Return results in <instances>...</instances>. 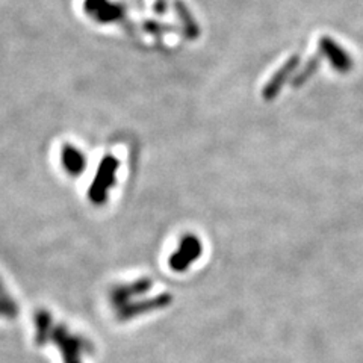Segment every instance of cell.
<instances>
[{
	"mask_svg": "<svg viewBox=\"0 0 363 363\" xmlns=\"http://www.w3.org/2000/svg\"><path fill=\"white\" fill-rule=\"evenodd\" d=\"M117 168H118L117 159L113 156H105V159L100 164L99 173L94 179V184L89 188V199L96 204L104 203L108 199V189L113 186Z\"/></svg>",
	"mask_w": 363,
	"mask_h": 363,
	"instance_id": "1",
	"label": "cell"
},
{
	"mask_svg": "<svg viewBox=\"0 0 363 363\" xmlns=\"http://www.w3.org/2000/svg\"><path fill=\"white\" fill-rule=\"evenodd\" d=\"M201 255V242L197 236L186 235L180 240L177 252L169 257V267L172 269L180 272L186 271L192 262L200 257Z\"/></svg>",
	"mask_w": 363,
	"mask_h": 363,
	"instance_id": "2",
	"label": "cell"
},
{
	"mask_svg": "<svg viewBox=\"0 0 363 363\" xmlns=\"http://www.w3.org/2000/svg\"><path fill=\"white\" fill-rule=\"evenodd\" d=\"M53 340L61 347L65 363H81V356L84 350H86V340L72 336L64 327L56 328L53 333Z\"/></svg>",
	"mask_w": 363,
	"mask_h": 363,
	"instance_id": "3",
	"label": "cell"
},
{
	"mask_svg": "<svg viewBox=\"0 0 363 363\" xmlns=\"http://www.w3.org/2000/svg\"><path fill=\"white\" fill-rule=\"evenodd\" d=\"M298 64H300V56L294 55L285 64L281 65L280 70H277L274 73V76H272L268 81V84L265 85V88L262 91L264 100L271 101V100H274L277 97V94L281 91V88L285 86V84L292 77L294 72L297 70Z\"/></svg>",
	"mask_w": 363,
	"mask_h": 363,
	"instance_id": "4",
	"label": "cell"
},
{
	"mask_svg": "<svg viewBox=\"0 0 363 363\" xmlns=\"http://www.w3.org/2000/svg\"><path fill=\"white\" fill-rule=\"evenodd\" d=\"M320 52L323 56L328 60L330 65L339 73H348L353 68V60L350 58V55L336 44L330 37H323L320 40Z\"/></svg>",
	"mask_w": 363,
	"mask_h": 363,
	"instance_id": "5",
	"label": "cell"
},
{
	"mask_svg": "<svg viewBox=\"0 0 363 363\" xmlns=\"http://www.w3.org/2000/svg\"><path fill=\"white\" fill-rule=\"evenodd\" d=\"M173 297L169 294H162L157 295L155 298L150 300H144V301H138V303H129L126 306H123L121 309H118V318L123 321L130 320L133 316H138L144 312H152V311H157V309H164L167 306L172 304Z\"/></svg>",
	"mask_w": 363,
	"mask_h": 363,
	"instance_id": "6",
	"label": "cell"
},
{
	"mask_svg": "<svg viewBox=\"0 0 363 363\" xmlns=\"http://www.w3.org/2000/svg\"><path fill=\"white\" fill-rule=\"evenodd\" d=\"M152 288V280L150 279H140L138 281L130 283V285H123L117 286L111 294V300L112 304L116 306L117 311L121 309L123 306H126L130 303L133 297H138L141 294H145L147 291H150Z\"/></svg>",
	"mask_w": 363,
	"mask_h": 363,
	"instance_id": "7",
	"label": "cell"
},
{
	"mask_svg": "<svg viewBox=\"0 0 363 363\" xmlns=\"http://www.w3.org/2000/svg\"><path fill=\"white\" fill-rule=\"evenodd\" d=\"M86 9L99 21H117L123 17V8L120 5L111 4L108 0H88Z\"/></svg>",
	"mask_w": 363,
	"mask_h": 363,
	"instance_id": "8",
	"label": "cell"
},
{
	"mask_svg": "<svg viewBox=\"0 0 363 363\" xmlns=\"http://www.w3.org/2000/svg\"><path fill=\"white\" fill-rule=\"evenodd\" d=\"M174 9H176L179 18L182 20V28H184L186 38L196 40L200 35V28L197 25L196 18L192 17L191 11L186 8V5L184 2H182V0H176Z\"/></svg>",
	"mask_w": 363,
	"mask_h": 363,
	"instance_id": "9",
	"label": "cell"
},
{
	"mask_svg": "<svg viewBox=\"0 0 363 363\" xmlns=\"http://www.w3.org/2000/svg\"><path fill=\"white\" fill-rule=\"evenodd\" d=\"M62 162L68 173L77 176L84 172V167L86 165V159L81 152L76 150L74 147H65L64 155H62Z\"/></svg>",
	"mask_w": 363,
	"mask_h": 363,
	"instance_id": "10",
	"label": "cell"
},
{
	"mask_svg": "<svg viewBox=\"0 0 363 363\" xmlns=\"http://www.w3.org/2000/svg\"><path fill=\"white\" fill-rule=\"evenodd\" d=\"M320 65H321V55L312 56V58L308 62H306V65L303 67V70L294 76L292 86L294 88L303 86L318 72V68H320Z\"/></svg>",
	"mask_w": 363,
	"mask_h": 363,
	"instance_id": "11",
	"label": "cell"
},
{
	"mask_svg": "<svg viewBox=\"0 0 363 363\" xmlns=\"http://www.w3.org/2000/svg\"><path fill=\"white\" fill-rule=\"evenodd\" d=\"M6 315V316H14L16 313V306L14 301H11L8 297V294L0 286V315Z\"/></svg>",
	"mask_w": 363,
	"mask_h": 363,
	"instance_id": "12",
	"label": "cell"
},
{
	"mask_svg": "<svg viewBox=\"0 0 363 363\" xmlns=\"http://www.w3.org/2000/svg\"><path fill=\"white\" fill-rule=\"evenodd\" d=\"M165 9H167L165 0H157V4H156V11H157V14H164V13H165Z\"/></svg>",
	"mask_w": 363,
	"mask_h": 363,
	"instance_id": "13",
	"label": "cell"
}]
</instances>
